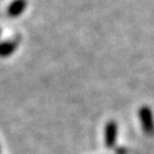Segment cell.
Wrapping results in <instances>:
<instances>
[{"instance_id":"obj_1","label":"cell","mask_w":154,"mask_h":154,"mask_svg":"<svg viewBox=\"0 0 154 154\" xmlns=\"http://www.w3.org/2000/svg\"><path fill=\"white\" fill-rule=\"evenodd\" d=\"M138 118L142 124L143 131L148 135L154 134V117H153V112L149 107L143 106L138 110Z\"/></svg>"},{"instance_id":"obj_2","label":"cell","mask_w":154,"mask_h":154,"mask_svg":"<svg viewBox=\"0 0 154 154\" xmlns=\"http://www.w3.org/2000/svg\"><path fill=\"white\" fill-rule=\"evenodd\" d=\"M117 135H118V125L114 120H110L107 123L104 128V143L108 148L114 147L117 142Z\"/></svg>"},{"instance_id":"obj_3","label":"cell","mask_w":154,"mask_h":154,"mask_svg":"<svg viewBox=\"0 0 154 154\" xmlns=\"http://www.w3.org/2000/svg\"><path fill=\"white\" fill-rule=\"evenodd\" d=\"M27 9V0H12L8 6V15L10 17H18Z\"/></svg>"},{"instance_id":"obj_4","label":"cell","mask_w":154,"mask_h":154,"mask_svg":"<svg viewBox=\"0 0 154 154\" xmlns=\"http://www.w3.org/2000/svg\"><path fill=\"white\" fill-rule=\"evenodd\" d=\"M17 49V43L14 40H6L0 43V57H9Z\"/></svg>"},{"instance_id":"obj_5","label":"cell","mask_w":154,"mask_h":154,"mask_svg":"<svg viewBox=\"0 0 154 154\" xmlns=\"http://www.w3.org/2000/svg\"><path fill=\"white\" fill-rule=\"evenodd\" d=\"M0 35H2V29H0Z\"/></svg>"}]
</instances>
